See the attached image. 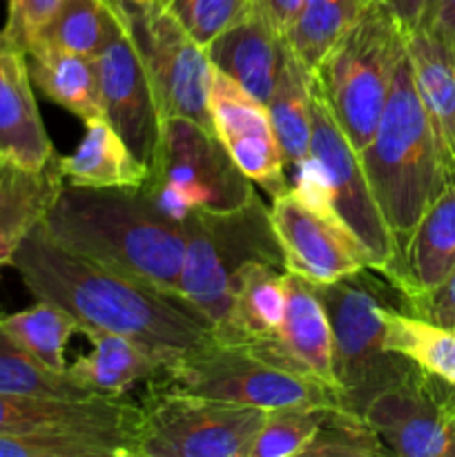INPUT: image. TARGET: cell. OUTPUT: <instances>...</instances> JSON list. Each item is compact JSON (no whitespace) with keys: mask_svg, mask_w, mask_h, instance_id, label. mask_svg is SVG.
<instances>
[{"mask_svg":"<svg viewBox=\"0 0 455 457\" xmlns=\"http://www.w3.org/2000/svg\"><path fill=\"white\" fill-rule=\"evenodd\" d=\"M85 132L76 150L58 156L67 186L80 187H143L147 165L123 141L105 116L83 120Z\"/></svg>","mask_w":455,"mask_h":457,"instance_id":"cb8c5ba5","label":"cell"},{"mask_svg":"<svg viewBox=\"0 0 455 457\" xmlns=\"http://www.w3.org/2000/svg\"><path fill=\"white\" fill-rule=\"evenodd\" d=\"M272 226L284 253V270L312 284H330L373 270L357 237L333 214L308 205L293 187L272 196Z\"/></svg>","mask_w":455,"mask_h":457,"instance_id":"5bb4252c","label":"cell"},{"mask_svg":"<svg viewBox=\"0 0 455 457\" xmlns=\"http://www.w3.org/2000/svg\"><path fill=\"white\" fill-rule=\"evenodd\" d=\"M406 56L446 174L455 181V36L422 21L406 29Z\"/></svg>","mask_w":455,"mask_h":457,"instance_id":"d6986e66","label":"cell"},{"mask_svg":"<svg viewBox=\"0 0 455 457\" xmlns=\"http://www.w3.org/2000/svg\"><path fill=\"white\" fill-rule=\"evenodd\" d=\"M159 4L201 47H208L217 36L252 12L254 0H159Z\"/></svg>","mask_w":455,"mask_h":457,"instance_id":"d590c367","label":"cell"},{"mask_svg":"<svg viewBox=\"0 0 455 457\" xmlns=\"http://www.w3.org/2000/svg\"><path fill=\"white\" fill-rule=\"evenodd\" d=\"M156 382L187 395L272 411L284 406H339L328 386L270 364L241 344L210 339L165 369Z\"/></svg>","mask_w":455,"mask_h":457,"instance_id":"9c48e42d","label":"cell"},{"mask_svg":"<svg viewBox=\"0 0 455 457\" xmlns=\"http://www.w3.org/2000/svg\"><path fill=\"white\" fill-rule=\"evenodd\" d=\"M183 226L186 254L178 281L181 297L208 320L212 339L228 344L236 275L254 262L284 268L270 208L254 195L241 208L192 214Z\"/></svg>","mask_w":455,"mask_h":457,"instance_id":"277c9868","label":"cell"},{"mask_svg":"<svg viewBox=\"0 0 455 457\" xmlns=\"http://www.w3.org/2000/svg\"><path fill=\"white\" fill-rule=\"evenodd\" d=\"M266 411L150 382L138 402L132 457H250Z\"/></svg>","mask_w":455,"mask_h":457,"instance_id":"ba28073f","label":"cell"},{"mask_svg":"<svg viewBox=\"0 0 455 457\" xmlns=\"http://www.w3.org/2000/svg\"><path fill=\"white\" fill-rule=\"evenodd\" d=\"M424 21L435 22L437 27L455 36V0H431Z\"/></svg>","mask_w":455,"mask_h":457,"instance_id":"60d3db41","label":"cell"},{"mask_svg":"<svg viewBox=\"0 0 455 457\" xmlns=\"http://www.w3.org/2000/svg\"><path fill=\"white\" fill-rule=\"evenodd\" d=\"M141 190L161 214L186 223L196 212H226L257 190L217 134L187 119H165Z\"/></svg>","mask_w":455,"mask_h":457,"instance_id":"52a82bcc","label":"cell"},{"mask_svg":"<svg viewBox=\"0 0 455 457\" xmlns=\"http://www.w3.org/2000/svg\"><path fill=\"white\" fill-rule=\"evenodd\" d=\"M308 154L324 172L333 212L364 245L373 272L386 277L397 254L395 239L370 190L360 152L352 147L317 92L312 96V138Z\"/></svg>","mask_w":455,"mask_h":457,"instance_id":"8fae6325","label":"cell"},{"mask_svg":"<svg viewBox=\"0 0 455 457\" xmlns=\"http://www.w3.org/2000/svg\"><path fill=\"white\" fill-rule=\"evenodd\" d=\"M404 52L406 27L386 4L368 0L312 71L315 92L357 152L373 138Z\"/></svg>","mask_w":455,"mask_h":457,"instance_id":"5b68a950","label":"cell"},{"mask_svg":"<svg viewBox=\"0 0 455 457\" xmlns=\"http://www.w3.org/2000/svg\"><path fill=\"white\" fill-rule=\"evenodd\" d=\"M312 96H315L312 71L290 49L279 80L266 103L277 143L285 165L290 168L302 163L310 152Z\"/></svg>","mask_w":455,"mask_h":457,"instance_id":"4316f807","label":"cell"},{"mask_svg":"<svg viewBox=\"0 0 455 457\" xmlns=\"http://www.w3.org/2000/svg\"><path fill=\"white\" fill-rule=\"evenodd\" d=\"M333 333L337 404L364 415L377 393L400 384L415 364L386 348L384 315L393 306L388 290L370 270L330 284H315Z\"/></svg>","mask_w":455,"mask_h":457,"instance_id":"8992f818","label":"cell"},{"mask_svg":"<svg viewBox=\"0 0 455 457\" xmlns=\"http://www.w3.org/2000/svg\"><path fill=\"white\" fill-rule=\"evenodd\" d=\"M368 0H303L285 40L310 71L355 25Z\"/></svg>","mask_w":455,"mask_h":457,"instance_id":"f1b7e54d","label":"cell"},{"mask_svg":"<svg viewBox=\"0 0 455 457\" xmlns=\"http://www.w3.org/2000/svg\"><path fill=\"white\" fill-rule=\"evenodd\" d=\"M62 186L58 156L43 168L0 156V268L12 263L18 245L43 221Z\"/></svg>","mask_w":455,"mask_h":457,"instance_id":"7402d4cb","label":"cell"},{"mask_svg":"<svg viewBox=\"0 0 455 457\" xmlns=\"http://www.w3.org/2000/svg\"><path fill=\"white\" fill-rule=\"evenodd\" d=\"M379 3L386 4V7L400 18L401 25L409 29V27L419 25V22L426 18L428 3H431V0H379Z\"/></svg>","mask_w":455,"mask_h":457,"instance_id":"ab89813d","label":"cell"},{"mask_svg":"<svg viewBox=\"0 0 455 457\" xmlns=\"http://www.w3.org/2000/svg\"><path fill=\"white\" fill-rule=\"evenodd\" d=\"M288 303L285 270L272 263H248L236 275L232 290L230 339L228 344L254 346L270 342L281 328Z\"/></svg>","mask_w":455,"mask_h":457,"instance_id":"d4e9b609","label":"cell"},{"mask_svg":"<svg viewBox=\"0 0 455 457\" xmlns=\"http://www.w3.org/2000/svg\"><path fill=\"white\" fill-rule=\"evenodd\" d=\"M288 303L281 328L270 342L248 346L270 364L297 373L302 378L328 386L337 397V379L333 370V333L328 315L317 297L315 284L285 272Z\"/></svg>","mask_w":455,"mask_h":457,"instance_id":"2e32d148","label":"cell"},{"mask_svg":"<svg viewBox=\"0 0 455 457\" xmlns=\"http://www.w3.org/2000/svg\"><path fill=\"white\" fill-rule=\"evenodd\" d=\"M7 3L9 13L4 31L27 52L38 40L49 21L56 16L62 0H7Z\"/></svg>","mask_w":455,"mask_h":457,"instance_id":"8d00e7d4","label":"cell"},{"mask_svg":"<svg viewBox=\"0 0 455 457\" xmlns=\"http://www.w3.org/2000/svg\"><path fill=\"white\" fill-rule=\"evenodd\" d=\"M128 7L161 119L194 120L212 132L208 101L214 65L205 47H201L159 3L150 7Z\"/></svg>","mask_w":455,"mask_h":457,"instance_id":"30bf717a","label":"cell"},{"mask_svg":"<svg viewBox=\"0 0 455 457\" xmlns=\"http://www.w3.org/2000/svg\"><path fill=\"white\" fill-rule=\"evenodd\" d=\"M94 67L101 87L103 114L147 165L154 154L163 119L134 38L128 4L116 12L107 38L94 56Z\"/></svg>","mask_w":455,"mask_h":457,"instance_id":"4fadbf2b","label":"cell"},{"mask_svg":"<svg viewBox=\"0 0 455 457\" xmlns=\"http://www.w3.org/2000/svg\"><path fill=\"white\" fill-rule=\"evenodd\" d=\"M214 70L226 74L263 105L270 98L290 45L261 12H252L205 47Z\"/></svg>","mask_w":455,"mask_h":457,"instance_id":"44dd1931","label":"cell"},{"mask_svg":"<svg viewBox=\"0 0 455 457\" xmlns=\"http://www.w3.org/2000/svg\"><path fill=\"white\" fill-rule=\"evenodd\" d=\"M0 156L43 168L56 156L29 76L27 52L0 29Z\"/></svg>","mask_w":455,"mask_h":457,"instance_id":"ffe728a7","label":"cell"},{"mask_svg":"<svg viewBox=\"0 0 455 457\" xmlns=\"http://www.w3.org/2000/svg\"><path fill=\"white\" fill-rule=\"evenodd\" d=\"M386 348L455 386V328L391 306L384 315Z\"/></svg>","mask_w":455,"mask_h":457,"instance_id":"83f0119b","label":"cell"},{"mask_svg":"<svg viewBox=\"0 0 455 457\" xmlns=\"http://www.w3.org/2000/svg\"><path fill=\"white\" fill-rule=\"evenodd\" d=\"M0 457H132V442L83 433L0 436Z\"/></svg>","mask_w":455,"mask_h":457,"instance_id":"836d02e7","label":"cell"},{"mask_svg":"<svg viewBox=\"0 0 455 457\" xmlns=\"http://www.w3.org/2000/svg\"><path fill=\"white\" fill-rule=\"evenodd\" d=\"M302 3L303 0H254V9L261 12L268 18V22L285 36Z\"/></svg>","mask_w":455,"mask_h":457,"instance_id":"f35d334b","label":"cell"},{"mask_svg":"<svg viewBox=\"0 0 455 457\" xmlns=\"http://www.w3.org/2000/svg\"><path fill=\"white\" fill-rule=\"evenodd\" d=\"M92 351L67 366V373L94 395L123 397L136 384L163 378L165 364L141 344L107 330H80Z\"/></svg>","mask_w":455,"mask_h":457,"instance_id":"603a6c76","label":"cell"},{"mask_svg":"<svg viewBox=\"0 0 455 457\" xmlns=\"http://www.w3.org/2000/svg\"><path fill=\"white\" fill-rule=\"evenodd\" d=\"M123 7V3L114 0H62L56 16L49 21L36 43H47L94 58L107 38L116 12Z\"/></svg>","mask_w":455,"mask_h":457,"instance_id":"1f68e13d","label":"cell"},{"mask_svg":"<svg viewBox=\"0 0 455 457\" xmlns=\"http://www.w3.org/2000/svg\"><path fill=\"white\" fill-rule=\"evenodd\" d=\"M364 418L393 455L455 457V386L419 366L377 393Z\"/></svg>","mask_w":455,"mask_h":457,"instance_id":"7c38bea8","label":"cell"},{"mask_svg":"<svg viewBox=\"0 0 455 457\" xmlns=\"http://www.w3.org/2000/svg\"><path fill=\"white\" fill-rule=\"evenodd\" d=\"M360 159L400 250L424 210L451 183L406 52L393 76L382 119Z\"/></svg>","mask_w":455,"mask_h":457,"instance_id":"3957f363","label":"cell"},{"mask_svg":"<svg viewBox=\"0 0 455 457\" xmlns=\"http://www.w3.org/2000/svg\"><path fill=\"white\" fill-rule=\"evenodd\" d=\"M455 270V181H451L424 210L400 245L386 279L406 311L440 288Z\"/></svg>","mask_w":455,"mask_h":457,"instance_id":"ac0fdd59","label":"cell"},{"mask_svg":"<svg viewBox=\"0 0 455 457\" xmlns=\"http://www.w3.org/2000/svg\"><path fill=\"white\" fill-rule=\"evenodd\" d=\"M27 62L31 83L49 101L79 116L80 120L105 116L92 56L67 52L47 43H34L27 49Z\"/></svg>","mask_w":455,"mask_h":457,"instance_id":"484cf974","label":"cell"},{"mask_svg":"<svg viewBox=\"0 0 455 457\" xmlns=\"http://www.w3.org/2000/svg\"><path fill=\"white\" fill-rule=\"evenodd\" d=\"M9 266L36 299L61 306L80 330L129 337L159 357L165 369L212 339V326L186 299L70 253L38 226L22 239Z\"/></svg>","mask_w":455,"mask_h":457,"instance_id":"6da1fadb","label":"cell"},{"mask_svg":"<svg viewBox=\"0 0 455 457\" xmlns=\"http://www.w3.org/2000/svg\"><path fill=\"white\" fill-rule=\"evenodd\" d=\"M0 393L22 397H40V400H92L87 388L76 384L70 373H56L40 364L34 355L13 342L0 326Z\"/></svg>","mask_w":455,"mask_h":457,"instance_id":"4dcf8cb0","label":"cell"},{"mask_svg":"<svg viewBox=\"0 0 455 457\" xmlns=\"http://www.w3.org/2000/svg\"><path fill=\"white\" fill-rule=\"evenodd\" d=\"M114 3H123V0H114ZM125 4V3H123Z\"/></svg>","mask_w":455,"mask_h":457,"instance_id":"b9f144b4","label":"cell"},{"mask_svg":"<svg viewBox=\"0 0 455 457\" xmlns=\"http://www.w3.org/2000/svg\"><path fill=\"white\" fill-rule=\"evenodd\" d=\"M208 110L212 132L236 168L270 196L288 190L285 161L266 105L214 70Z\"/></svg>","mask_w":455,"mask_h":457,"instance_id":"9a60e30c","label":"cell"},{"mask_svg":"<svg viewBox=\"0 0 455 457\" xmlns=\"http://www.w3.org/2000/svg\"><path fill=\"white\" fill-rule=\"evenodd\" d=\"M38 228L70 253L181 297L186 226L161 214L141 187L65 183Z\"/></svg>","mask_w":455,"mask_h":457,"instance_id":"7a4b0ae2","label":"cell"},{"mask_svg":"<svg viewBox=\"0 0 455 457\" xmlns=\"http://www.w3.org/2000/svg\"><path fill=\"white\" fill-rule=\"evenodd\" d=\"M409 312L435 321V324L455 328V270L451 272L449 279L440 288L433 290L419 303H415Z\"/></svg>","mask_w":455,"mask_h":457,"instance_id":"74e56055","label":"cell"},{"mask_svg":"<svg viewBox=\"0 0 455 457\" xmlns=\"http://www.w3.org/2000/svg\"><path fill=\"white\" fill-rule=\"evenodd\" d=\"M328 406H284L266 411L250 457H303Z\"/></svg>","mask_w":455,"mask_h":457,"instance_id":"e575fe53","label":"cell"},{"mask_svg":"<svg viewBox=\"0 0 455 457\" xmlns=\"http://www.w3.org/2000/svg\"><path fill=\"white\" fill-rule=\"evenodd\" d=\"M0 326L4 333L21 344L29 355H34L40 364L56 373H67V344L80 333V326L74 317L52 302L38 299L34 306L25 311L12 312L0 317Z\"/></svg>","mask_w":455,"mask_h":457,"instance_id":"f546056e","label":"cell"},{"mask_svg":"<svg viewBox=\"0 0 455 457\" xmlns=\"http://www.w3.org/2000/svg\"><path fill=\"white\" fill-rule=\"evenodd\" d=\"M136 415L138 402H128L125 397L67 402L0 393V436L83 433L134 442Z\"/></svg>","mask_w":455,"mask_h":457,"instance_id":"e0dca14e","label":"cell"},{"mask_svg":"<svg viewBox=\"0 0 455 457\" xmlns=\"http://www.w3.org/2000/svg\"><path fill=\"white\" fill-rule=\"evenodd\" d=\"M388 453V446L364 415L342 406H328L303 457H379Z\"/></svg>","mask_w":455,"mask_h":457,"instance_id":"d6a6232c","label":"cell"}]
</instances>
